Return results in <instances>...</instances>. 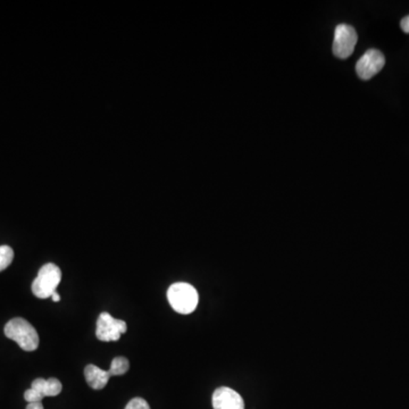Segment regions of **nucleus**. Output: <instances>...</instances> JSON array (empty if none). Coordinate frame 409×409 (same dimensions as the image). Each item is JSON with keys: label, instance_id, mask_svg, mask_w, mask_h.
Masks as SVG:
<instances>
[{"label": "nucleus", "instance_id": "6", "mask_svg": "<svg viewBox=\"0 0 409 409\" xmlns=\"http://www.w3.org/2000/svg\"><path fill=\"white\" fill-rule=\"evenodd\" d=\"M384 65L383 53L378 49H370L357 62L356 72L361 79L370 80L384 68Z\"/></svg>", "mask_w": 409, "mask_h": 409}, {"label": "nucleus", "instance_id": "1", "mask_svg": "<svg viewBox=\"0 0 409 409\" xmlns=\"http://www.w3.org/2000/svg\"><path fill=\"white\" fill-rule=\"evenodd\" d=\"M4 332L9 339L16 342L24 351H37L39 347L37 330L24 319L16 317L9 321L6 324Z\"/></svg>", "mask_w": 409, "mask_h": 409}, {"label": "nucleus", "instance_id": "16", "mask_svg": "<svg viewBox=\"0 0 409 409\" xmlns=\"http://www.w3.org/2000/svg\"><path fill=\"white\" fill-rule=\"evenodd\" d=\"M51 299H53V301H55V303H58V301H61V296H59L56 291L51 296Z\"/></svg>", "mask_w": 409, "mask_h": 409}, {"label": "nucleus", "instance_id": "3", "mask_svg": "<svg viewBox=\"0 0 409 409\" xmlns=\"http://www.w3.org/2000/svg\"><path fill=\"white\" fill-rule=\"evenodd\" d=\"M62 281V271L57 265L48 263L40 269L37 278L32 284V292L40 299H47L56 292Z\"/></svg>", "mask_w": 409, "mask_h": 409}, {"label": "nucleus", "instance_id": "10", "mask_svg": "<svg viewBox=\"0 0 409 409\" xmlns=\"http://www.w3.org/2000/svg\"><path fill=\"white\" fill-rule=\"evenodd\" d=\"M130 364L129 361L125 357H116L113 359L110 368L108 370L110 376H123L128 371H129Z\"/></svg>", "mask_w": 409, "mask_h": 409}, {"label": "nucleus", "instance_id": "9", "mask_svg": "<svg viewBox=\"0 0 409 409\" xmlns=\"http://www.w3.org/2000/svg\"><path fill=\"white\" fill-rule=\"evenodd\" d=\"M32 389L37 390L38 393L45 398V397H55L62 393L63 385L59 380L55 378H36L32 382Z\"/></svg>", "mask_w": 409, "mask_h": 409}, {"label": "nucleus", "instance_id": "14", "mask_svg": "<svg viewBox=\"0 0 409 409\" xmlns=\"http://www.w3.org/2000/svg\"><path fill=\"white\" fill-rule=\"evenodd\" d=\"M400 28L405 33H409V15L401 20Z\"/></svg>", "mask_w": 409, "mask_h": 409}, {"label": "nucleus", "instance_id": "13", "mask_svg": "<svg viewBox=\"0 0 409 409\" xmlns=\"http://www.w3.org/2000/svg\"><path fill=\"white\" fill-rule=\"evenodd\" d=\"M125 409H150V407L145 399L135 398L126 405Z\"/></svg>", "mask_w": 409, "mask_h": 409}, {"label": "nucleus", "instance_id": "7", "mask_svg": "<svg viewBox=\"0 0 409 409\" xmlns=\"http://www.w3.org/2000/svg\"><path fill=\"white\" fill-rule=\"evenodd\" d=\"M214 409H244V399L234 390L222 387L213 393Z\"/></svg>", "mask_w": 409, "mask_h": 409}, {"label": "nucleus", "instance_id": "15", "mask_svg": "<svg viewBox=\"0 0 409 409\" xmlns=\"http://www.w3.org/2000/svg\"><path fill=\"white\" fill-rule=\"evenodd\" d=\"M26 409H45L43 408V405L42 403H30V404L26 406Z\"/></svg>", "mask_w": 409, "mask_h": 409}, {"label": "nucleus", "instance_id": "5", "mask_svg": "<svg viewBox=\"0 0 409 409\" xmlns=\"http://www.w3.org/2000/svg\"><path fill=\"white\" fill-rule=\"evenodd\" d=\"M128 330L126 323L114 319L110 313H101L97 321L95 336L100 341H118Z\"/></svg>", "mask_w": 409, "mask_h": 409}, {"label": "nucleus", "instance_id": "4", "mask_svg": "<svg viewBox=\"0 0 409 409\" xmlns=\"http://www.w3.org/2000/svg\"><path fill=\"white\" fill-rule=\"evenodd\" d=\"M358 36L355 29L348 24H340L334 31L333 53L338 58L346 59L351 56Z\"/></svg>", "mask_w": 409, "mask_h": 409}, {"label": "nucleus", "instance_id": "2", "mask_svg": "<svg viewBox=\"0 0 409 409\" xmlns=\"http://www.w3.org/2000/svg\"><path fill=\"white\" fill-rule=\"evenodd\" d=\"M167 299L174 311L179 314H191L198 306L200 296L196 289L189 284H172L167 290Z\"/></svg>", "mask_w": 409, "mask_h": 409}, {"label": "nucleus", "instance_id": "11", "mask_svg": "<svg viewBox=\"0 0 409 409\" xmlns=\"http://www.w3.org/2000/svg\"><path fill=\"white\" fill-rule=\"evenodd\" d=\"M14 259V252L9 246H0V272L11 265Z\"/></svg>", "mask_w": 409, "mask_h": 409}, {"label": "nucleus", "instance_id": "8", "mask_svg": "<svg viewBox=\"0 0 409 409\" xmlns=\"http://www.w3.org/2000/svg\"><path fill=\"white\" fill-rule=\"evenodd\" d=\"M84 376L90 387L95 390H101L106 387L112 376L108 371L101 370L98 366L90 364L84 368Z\"/></svg>", "mask_w": 409, "mask_h": 409}, {"label": "nucleus", "instance_id": "12", "mask_svg": "<svg viewBox=\"0 0 409 409\" xmlns=\"http://www.w3.org/2000/svg\"><path fill=\"white\" fill-rule=\"evenodd\" d=\"M24 399L30 404V403H41L43 397L38 393L37 390L30 388V389L26 390V393H24Z\"/></svg>", "mask_w": 409, "mask_h": 409}]
</instances>
